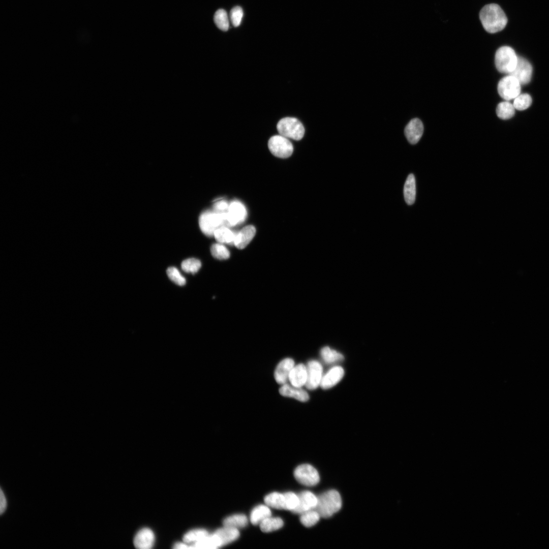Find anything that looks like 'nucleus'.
Segmentation results:
<instances>
[{
    "instance_id": "6e6552de",
    "label": "nucleus",
    "mask_w": 549,
    "mask_h": 549,
    "mask_svg": "<svg viewBox=\"0 0 549 549\" xmlns=\"http://www.w3.org/2000/svg\"><path fill=\"white\" fill-rule=\"evenodd\" d=\"M294 476L299 483L308 486H314L318 484L320 480L317 470L308 464L297 466L294 471Z\"/></svg>"
},
{
    "instance_id": "2eb2a0df",
    "label": "nucleus",
    "mask_w": 549,
    "mask_h": 549,
    "mask_svg": "<svg viewBox=\"0 0 549 549\" xmlns=\"http://www.w3.org/2000/svg\"><path fill=\"white\" fill-rule=\"evenodd\" d=\"M294 366V361L290 358H285L280 362L274 373L276 382L282 385L286 383L289 374Z\"/></svg>"
},
{
    "instance_id": "cd10ccee",
    "label": "nucleus",
    "mask_w": 549,
    "mask_h": 549,
    "mask_svg": "<svg viewBox=\"0 0 549 549\" xmlns=\"http://www.w3.org/2000/svg\"><path fill=\"white\" fill-rule=\"evenodd\" d=\"M223 524L224 526L235 528H243L248 524V518L243 514H235L225 518Z\"/></svg>"
},
{
    "instance_id": "4c0bfd02",
    "label": "nucleus",
    "mask_w": 549,
    "mask_h": 549,
    "mask_svg": "<svg viewBox=\"0 0 549 549\" xmlns=\"http://www.w3.org/2000/svg\"><path fill=\"white\" fill-rule=\"evenodd\" d=\"M243 16L242 8L239 6L233 8L230 12V18L233 25L235 27L238 26L241 21Z\"/></svg>"
},
{
    "instance_id": "4468645a",
    "label": "nucleus",
    "mask_w": 549,
    "mask_h": 549,
    "mask_svg": "<svg viewBox=\"0 0 549 549\" xmlns=\"http://www.w3.org/2000/svg\"><path fill=\"white\" fill-rule=\"evenodd\" d=\"M344 375V371L341 367H334L322 377L320 386L324 389L330 388L341 380Z\"/></svg>"
},
{
    "instance_id": "9d476101",
    "label": "nucleus",
    "mask_w": 549,
    "mask_h": 549,
    "mask_svg": "<svg viewBox=\"0 0 549 549\" xmlns=\"http://www.w3.org/2000/svg\"><path fill=\"white\" fill-rule=\"evenodd\" d=\"M247 216V210L244 205L239 201H233L229 204L227 212L229 227L242 223Z\"/></svg>"
},
{
    "instance_id": "9b49d317",
    "label": "nucleus",
    "mask_w": 549,
    "mask_h": 549,
    "mask_svg": "<svg viewBox=\"0 0 549 549\" xmlns=\"http://www.w3.org/2000/svg\"><path fill=\"white\" fill-rule=\"evenodd\" d=\"M510 74L514 76L521 84H527L532 77V67L527 60L518 57L517 65Z\"/></svg>"
},
{
    "instance_id": "20e7f679",
    "label": "nucleus",
    "mask_w": 549,
    "mask_h": 549,
    "mask_svg": "<svg viewBox=\"0 0 549 549\" xmlns=\"http://www.w3.org/2000/svg\"><path fill=\"white\" fill-rule=\"evenodd\" d=\"M518 58L513 48L508 46H502L495 54L496 67L500 72L510 74L515 69Z\"/></svg>"
},
{
    "instance_id": "393cba45",
    "label": "nucleus",
    "mask_w": 549,
    "mask_h": 549,
    "mask_svg": "<svg viewBox=\"0 0 549 549\" xmlns=\"http://www.w3.org/2000/svg\"><path fill=\"white\" fill-rule=\"evenodd\" d=\"M236 234L227 227H221L214 232V236L217 241L221 243L233 244Z\"/></svg>"
},
{
    "instance_id": "a878e982",
    "label": "nucleus",
    "mask_w": 549,
    "mask_h": 549,
    "mask_svg": "<svg viewBox=\"0 0 549 549\" xmlns=\"http://www.w3.org/2000/svg\"><path fill=\"white\" fill-rule=\"evenodd\" d=\"M284 525L283 521L279 517L269 516L260 524V527L264 532H270L281 528Z\"/></svg>"
},
{
    "instance_id": "dca6fc26",
    "label": "nucleus",
    "mask_w": 549,
    "mask_h": 549,
    "mask_svg": "<svg viewBox=\"0 0 549 549\" xmlns=\"http://www.w3.org/2000/svg\"><path fill=\"white\" fill-rule=\"evenodd\" d=\"M154 540L153 532L148 528H143L136 534L134 544L137 548L148 549L152 546Z\"/></svg>"
},
{
    "instance_id": "6ab92c4d",
    "label": "nucleus",
    "mask_w": 549,
    "mask_h": 549,
    "mask_svg": "<svg viewBox=\"0 0 549 549\" xmlns=\"http://www.w3.org/2000/svg\"><path fill=\"white\" fill-rule=\"evenodd\" d=\"M280 393L284 396L293 398L301 402L309 400L308 393L301 388L296 387L288 384H284L279 389Z\"/></svg>"
},
{
    "instance_id": "f3484780",
    "label": "nucleus",
    "mask_w": 549,
    "mask_h": 549,
    "mask_svg": "<svg viewBox=\"0 0 549 549\" xmlns=\"http://www.w3.org/2000/svg\"><path fill=\"white\" fill-rule=\"evenodd\" d=\"M288 379L293 386L301 388L306 385L307 380V367L302 363L294 365L291 370Z\"/></svg>"
},
{
    "instance_id": "c85d7f7f",
    "label": "nucleus",
    "mask_w": 549,
    "mask_h": 549,
    "mask_svg": "<svg viewBox=\"0 0 549 549\" xmlns=\"http://www.w3.org/2000/svg\"><path fill=\"white\" fill-rule=\"evenodd\" d=\"M320 354L323 360L327 363H333L344 359L341 353L327 346L322 348Z\"/></svg>"
},
{
    "instance_id": "b1692460",
    "label": "nucleus",
    "mask_w": 549,
    "mask_h": 549,
    "mask_svg": "<svg viewBox=\"0 0 549 549\" xmlns=\"http://www.w3.org/2000/svg\"><path fill=\"white\" fill-rule=\"evenodd\" d=\"M264 502L269 507L277 509H285V499L284 494L278 492L271 493L265 497Z\"/></svg>"
},
{
    "instance_id": "7c9ffc66",
    "label": "nucleus",
    "mask_w": 549,
    "mask_h": 549,
    "mask_svg": "<svg viewBox=\"0 0 549 549\" xmlns=\"http://www.w3.org/2000/svg\"><path fill=\"white\" fill-rule=\"evenodd\" d=\"M208 534V532L204 529H194L188 532L183 537L184 541L187 543H192L191 545L200 540Z\"/></svg>"
},
{
    "instance_id": "423d86ee",
    "label": "nucleus",
    "mask_w": 549,
    "mask_h": 549,
    "mask_svg": "<svg viewBox=\"0 0 549 549\" xmlns=\"http://www.w3.org/2000/svg\"><path fill=\"white\" fill-rule=\"evenodd\" d=\"M521 84L513 75L508 74L503 77L498 84L499 95L506 101L515 99L521 94Z\"/></svg>"
},
{
    "instance_id": "ddd939ff",
    "label": "nucleus",
    "mask_w": 549,
    "mask_h": 549,
    "mask_svg": "<svg viewBox=\"0 0 549 549\" xmlns=\"http://www.w3.org/2000/svg\"><path fill=\"white\" fill-rule=\"evenodd\" d=\"M404 132L407 139L411 144L417 143L423 132L422 121L418 118L412 119L406 126Z\"/></svg>"
},
{
    "instance_id": "a211bd4d",
    "label": "nucleus",
    "mask_w": 549,
    "mask_h": 549,
    "mask_svg": "<svg viewBox=\"0 0 549 549\" xmlns=\"http://www.w3.org/2000/svg\"><path fill=\"white\" fill-rule=\"evenodd\" d=\"M256 234V229L253 225L243 228L235 235L234 245L238 249H243L250 242Z\"/></svg>"
},
{
    "instance_id": "bb28decb",
    "label": "nucleus",
    "mask_w": 549,
    "mask_h": 549,
    "mask_svg": "<svg viewBox=\"0 0 549 549\" xmlns=\"http://www.w3.org/2000/svg\"><path fill=\"white\" fill-rule=\"evenodd\" d=\"M515 108L512 104L508 101L500 103L496 108L497 116L502 119H508L514 114Z\"/></svg>"
},
{
    "instance_id": "f03ea898",
    "label": "nucleus",
    "mask_w": 549,
    "mask_h": 549,
    "mask_svg": "<svg viewBox=\"0 0 549 549\" xmlns=\"http://www.w3.org/2000/svg\"><path fill=\"white\" fill-rule=\"evenodd\" d=\"M342 499L339 493L334 490L326 491L318 497L315 509L321 517L326 518L337 512L342 507Z\"/></svg>"
},
{
    "instance_id": "ea45409f",
    "label": "nucleus",
    "mask_w": 549,
    "mask_h": 549,
    "mask_svg": "<svg viewBox=\"0 0 549 549\" xmlns=\"http://www.w3.org/2000/svg\"><path fill=\"white\" fill-rule=\"evenodd\" d=\"M0 500H1V507H0L1 511H1V514L2 515L3 513H4V512L5 511V510H6V509L7 508V500H6V497L5 496V494L3 493V491H2V490L1 489Z\"/></svg>"
},
{
    "instance_id": "c9c22d12",
    "label": "nucleus",
    "mask_w": 549,
    "mask_h": 549,
    "mask_svg": "<svg viewBox=\"0 0 549 549\" xmlns=\"http://www.w3.org/2000/svg\"><path fill=\"white\" fill-rule=\"evenodd\" d=\"M168 278L173 283L179 286H184L186 283L185 278L181 274L178 269L175 267H168L166 271Z\"/></svg>"
},
{
    "instance_id": "f8f14e48",
    "label": "nucleus",
    "mask_w": 549,
    "mask_h": 549,
    "mask_svg": "<svg viewBox=\"0 0 549 549\" xmlns=\"http://www.w3.org/2000/svg\"><path fill=\"white\" fill-rule=\"evenodd\" d=\"M299 502L297 506L292 511L293 513L301 514L308 510L315 508L318 501V497L313 493L305 491L298 495Z\"/></svg>"
},
{
    "instance_id": "2f4dec72",
    "label": "nucleus",
    "mask_w": 549,
    "mask_h": 549,
    "mask_svg": "<svg viewBox=\"0 0 549 549\" xmlns=\"http://www.w3.org/2000/svg\"><path fill=\"white\" fill-rule=\"evenodd\" d=\"M214 21L217 27L223 31L228 30L229 22L227 12L224 9H219L214 15Z\"/></svg>"
},
{
    "instance_id": "e433bc0d",
    "label": "nucleus",
    "mask_w": 549,
    "mask_h": 549,
    "mask_svg": "<svg viewBox=\"0 0 549 549\" xmlns=\"http://www.w3.org/2000/svg\"><path fill=\"white\" fill-rule=\"evenodd\" d=\"M285 499V510L293 511L298 505L299 498L298 495L293 492L284 493Z\"/></svg>"
},
{
    "instance_id": "7ed1b4c3",
    "label": "nucleus",
    "mask_w": 549,
    "mask_h": 549,
    "mask_svg": "<svg viewBox=\"0 0 549 549\" xmlns=\"http://www.w3.org/2000/svg\"><path fill=\"white\" fill-rule=\"evenodd\" d=\"M199 223L201 231L207 236H214L215 231L220 227H229L227 212L207 210L200 215Z\"/></svg>"
},
{
    "instance_id": "f257e3e1",
    "label": "nucleus",
    "mask_w": 549,
    "mask_h": 549,
    "mask_svg": "<svg viewBox=\"0 0 549 549\" xmlns=\"http://www.w3.org/2000/svg\"><path fill=\"white\" fill-rule=\"evenodd\" d=\"M479 18L484 29L490 33L502 30L507 23V18L504 12L496 4L484 6L480 11Z\"/></svg>"
},
{
    "instance_id": "72a5a7b5",
    "label": "nucleus",
    "mask_w": 549,
    "mask_h": 549,
    "mask_svg": "<svg viewBox=\"0 0 549 549\" xmlns=\"http://www.w3.org/2000/svg\"><path fill=\"white\" fill-rule=\"evenodd\" d=\"M201 266L200 261L194 258L187 259L181 264L182 270L187 273H195L198 271Z\"/></svg>"
},
{
    "instance_id": "0eeeda50",
    "label": "nucleus",
    "mask_w": 549,
    "mask_h": 549,
    "mask_svg": "<svg viewBox=\"0 0 549 549\" xmlns=\"http://www.w3.org/2000/svg\"><path fill=\"white\" fill-rule=\"evenodd\" d=\"M268 147L272 155L280 158L289 157L293 151V147L288 139L281 135H274L268 140Z\"/></svg>"
},
{
    "instance_id": "1a4fd4ad",
    "label": "nucleus",
    "mask_w": 549,
    "mask_h": 549,
    "mask_svg": "<svg viewBox=\"0 0 549 549\" xmlns=\"http://www.w3.org/2000/svg\"><path fill=\"white\" fill-rule=\"evenodd\" d=\"M307 388L313 390L320 385L322 378L323 368L320 362L316 360L310 361L307 365Z\"/></svg>"
},
{
    "instance_id": "5701e85b",
    "label": "nucleus",
    "mask_w": 549,
    "mask_h": 549,
    "mask_svg": "<svg viewBox=\"0 0 549 549\" xmlns=\"http://www.w3.org/2000/svg\"><path fill=\"white\" fill-rule=\"evenodd\" d=\"M271 511L267 505H259L253 509L250 514V521L254 525L260 524L265 518L270 516Z\"/></svg>"
},
{
    "instance_id": "f704fd0d",
    "label": "nucleus",
    "mask_w": 549,
    "mask_h": 549,
    "mask_svg": "<svg viewBox=\"0 0 549 549\" xmlns=\"http://www.w3.org/2000/svg\"><path fill=\"white\" fill-rule=\"evenodd\" d=\"M532 102V99L530 95L522 94L518 95L514 99L513 105L515 109L524 110L530 107Z\"/></svg>"
},
{
    "instance_id": "39448f33",
    "label": "nucleus",
    "mask_w": 549,
    "mask_h": 549,
    "mask_svg": "<svg viewBox=\"0 0 549 549\" xmlns=\"http://www.w3.org/2000/svg\"><path fill=\"white\" fill-rule=\"evenodd\" d=\"M280 135L295 140L301 139L304 134L302 123L294 117H285L280 120L277 126Z\"/></svg>"
},
{
    "instance_id": "4be33fe9",
    "label": "nucleus",
    "mask_w": 549,
    "mask_h": 549,
    "mask_svg": "<svg viewBox=\"0 0 549 549\" xmlns=\"http://www.w3.org/2000/svg\"><path fill=\"white\" fill-rule=\"evenodd\" d=\"M404 195L407 204L412 205L414 203L416 196V184L413 174H410L407 178L404 185Z\"/></svg>"
},
{
    "instance_id": "c756f323",
    "label": "nucleus",
    "mask_w": 549,
    "mask_h": 549,
    "mask_svg": "<svg viewBox=\"0 0 549 549\" xmlns=\"http://www.w3.org/2000/svg\"><path fill=\"white\" fill-rule=\"evenodd\" d=\"M300 516L301 523L306 527H311L315 525L321 517L315 509H311L301 514Z\"/></svg>"
},
{
    "instance_id": "a19ab883",
    "label": "nucleus",
    "mask_w": 549,
    "mask_h": 549,
    "mask_svg": "<svg viewBox=\"0 0 549 549\" xmlns=\"http://www.w3.org/2000/svg\"><path fill=\"white\" fill-rule=\"evenodd\" d=\"M173 548H176V549L188 548H193L192 546L190 544H188L185 543V542H184V543H183V542H177V543H176L174 545Z\"/></svg>"
},
{
    "instance_id": "473e14b6",
    "label": "nucleus",
    "mask_w": 549,
    "mask_h": 549,
    "mask_svg": "<svg viewBox=\"0 0 549 549\" xmlns=\"http://www.w3.org/2000/svg\"><path fill=\"white\" fill-rule=\"evenodd\" d=\"M210 252L214 257L219 260L227 259L230 257L229 250L223 243L219 242L211 246Z\"/></svg>"
},
{
    "instance_id": "58836bf2",
    "label": "nucleus",
    "mask_w": 549,
    "mask_h": 549,
    "mask_svg": "<svg viewBox=\"0 0 549 549\" xmlns=\"http://www.w3.org/2000/svg\"><path fill=\"white\" fill-rule=\"evenodd\" d=\"M229 205L227 202L224 200L218 201L213 205L214 210L220 213L227 212H228Z\"/></svg>"
},
{
    "instance_id": "412c9836",
    "label": "nucleus",
    "mask_w": 549,
    "mask_h": 549,
    "mask_svg": "<svg viewBox=\"0 0 549 549\" xmlns=\"http://www.w3.org/2000/svg\"><path fill=\"white\" fill-rule=\"evenodd\" d=\"M191 546L193 548L214 549L221 547V543L218 536L214 533L208 534Z\"/></svg>"
},
{
    "instance_id": "aec40b11",
    "label": "nucleus",
    "mask_w": 549,
    "mask_h": 549,
    "mask_svg": "<svg viewBox=\"0 0 549 549\" xmlns=\"http://www.w3.org/2000/svg\"><path fill=\"white\" fill-rule=\"evenodd\" d=\"M219 538L221 546L228 544L237 539L239 536L237 528L224 526L214 532Z\"/></svg>"
}]
</instances>
